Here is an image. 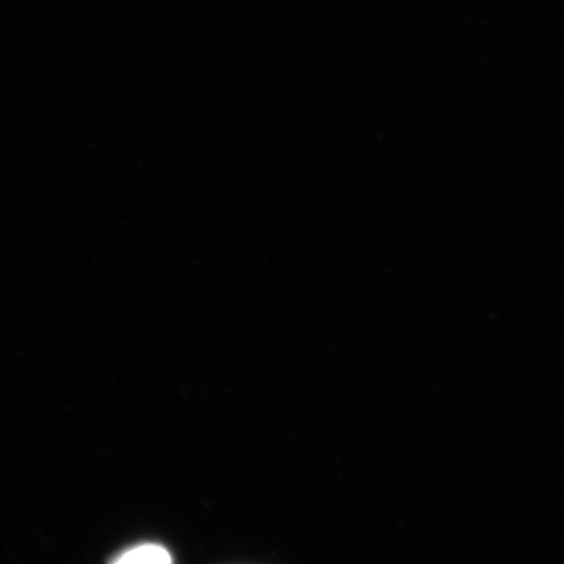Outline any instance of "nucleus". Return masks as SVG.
Returning a JSON list of instances; mask_svg holds the SVG:
<instances>
[{"instance_id":"nucleus-1","label":"nucleus","mask_w":564,"mask_h":564,"mask_svg":"<svg viewBox=\"0 0 564 564\" xmlns=\"http://www.w3.org/2000/svg\"><path fill=\"white\" fill-rule=\"evenodd\" d=\"M117 563H171V553L164 546L156 544H144L126 550L115 558Z\"/></svg>"}]
</instances>
